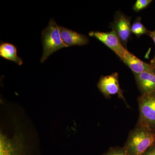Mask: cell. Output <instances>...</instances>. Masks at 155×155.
I'll return each mask as SVG.
<instances>
[{
    "label": "cell",
    "instance_id": "obj_1",
    "mask_svg": "<svg viewBox=\"0 0 155 155\" xmlns=\"http://www.w3.org/2000/svg\"><path fill=\"white\" fill-rule=\"evenodd\" d=\"M155 143V131L137 124L123 147L129 155H141Z\"/></svg>",
    "mask_w": 155,
    "mask_h": 155
},
{
    "label": "cell",
    "instance_id": "obj_2",
    "mask_svg": "<svg viewBox=\"0 0 155 155\" xmlns=\"http://www.w3.org/2000/svg\"><path fill=\"white\" fill-rule=\"evenodd\" d=\"M41 42L43 50L40 61L41 63H44L53 53L66 48L61 38L60 25L54 19H51L48 26L42 31Z\"/></svg>",
    "mask_w": 155,
    "mask_h": 155
},
{
    "label": "cell",
    "instance_id": "obj_3",
    "mask_svg": "<svg viewBox=\"0 0 155 155\" xmlns=\"http://www.w3.org/2000/svg\"><path fill=\"white\" fill-rule=\"evenodd\" d=\"M138 103L139 117L137 124L155 131V91L141 95Z\"/></svg>",
    "mask_w": 155,
    "mask_h": 155
},
{
    "label": "cell",
    "instance_id": "obj_4",
    "mask_svg": "<svg viewBox=\"0 0 155 155\" xmlns=\"http://www.w3.org/2000/svg\"><path fill=\"white\" fill-rule=\"evenodd\" d=\"M97 86L105 97L109 98L111 96L117 95L118 97L124 101L128 107L123 94V91L120 87L118 73L115 72L110 75L101 76Z\"/></svg>",
    "mask_w": 155,
    "mask_h": 155
},
{
    "label": "cell",
    "instance_id": "obj_5",
    "mask_svg": "<svg viewBox=\"0 0 155 155\" xmlns=\"http://www.w3.org/2000/svg\"><path fill=\"white\" fill-rule=\"evenodd\" d=\"M88 35L90 37L97 38L110 48L119 58L128 52L114 31L107 32L91 31Z\"/></svg>",
    "mask_w": 155,
    "mask_h": 155
},
{
    "label": "cell",
    "instance_id": "obj_6",
    "mask_svg": "<svg viewBox=\"0 0 155 155\" xmlns=\"http://www.w3.org/2000/svg\"><path fill=\"white\" fill-rule=\"evenodd\" d=\"M17 137L12 139L1 134L0 155H35L23 141H19Z\"/></svg>",
    "mask_w": 155,
    "mask_h": 155
},
{
    "label": "cell",
    "instance_id": "obj_7",
    "mask_svg": "<svg viewBox=\"0 0 155 155\" xmlns=\"http://www.w3.org/2000/svg\"><path fill=\"white\" fill-rule=\"evenodd\" d=\"M130 18L120 12H116L111 27L125 47L131 35Z\"/></svg>",
    "mask_w": 155,
    "mask_h": 155
},
{
    "label": "cell",
    "instance_id": "obj_8",
    "mask_svg": "<svg viewBox=\"0 0 155 155\" xmlns=\"http://www.w3.org/2000/svg\"><path fill=\"white\" fill-rule=\"evenodd\" d=\"M120 59L130 68L134 75L143 72L155 71L154 64L145 63L129 52H127Z\"/></svg>",
    "mask_w": 155,
    "mask_h": 155
},
{
    "label": "cell",
    "instance_id": "obj_9",
    "mask_svg": "<svg viewBox=\"0 0 155 155\" xmlns=\"http://www.w3.org/2000/svg\"><path fill=\"white\" fill-rule=\"evenodd\" d=\"M60 30L61 38L66 48L84 45L89 42L88 38L82 34L62 26H60Z\"/></svg>",
    "mask_w": 155,
    "mask_h": 155
},
{
    "label": "cell",
    "instance_id": "obj_10",
    "mask_svg": "<svg viewBox=\"0 0 155 155\" xmlns=\"http://www.w3.org/2000/svg\"><path fill=\"white\" fill-rule=\"evenodd\" d=\"M134 76L141 95L155 91V71L143 72Z\"/></svg>",
    "mask_w": 155,
    "mask_h": 155
},
{
    "label": "cell",
    "instance_id": "obj_11",
    "mask_svg": "<svg viewBox=\"0 0 155 155\" xmlns=\"http://www.w3.org/2000/svg\"><path fill=\"white\" fill-rule=\"evenodd\" d=\"M0 56L4 59L15 62L19 66L23 64L22 58L17 55V47L10 43L1 42Z\"/></svg>",
    "mask_w": 155,
    "mask_h": 155
},
{
    "label": "cell",
    "instance_id": "obj_12",
    "mask_svg": "<svg viewBox=\"0 0 155 155\" xmlns=\"http://www.w3.org/2000/svg\"><path fill=\"white\" fill-rule=\"evenodd\" d=\"M140 20L141 18L137 17L131 27V33L135 35L137 37H140L143 35H149L150 31L141 23Z\"/></svg>",
    "mask_w": 155,
    "mask_h": 155
},
{
    "label": "cell",
    "instance_id": "obj_13",
    "mask_svg": "<svg viewBox=\"0 0 155 155\" xmlns=\"http://www.w3.org/2000/svg\"><path fill=\"white\" fill-rule=\"evenodd\" d=\"M103 155H129L124 147H114L108 150Z\"/></svg>",
    "mask_w": 155,
    "mask_h": 155
},
{
    "label": "cell",
    "instance_id": "obj_14",
    "mask_svg": "<svg viewBox=\"0 0 155 155\" xmlns=\"http://www.w3.org/2000/svg\"><path fill=\"white\" fill-rule=\"evenodd\" d=\"M152 2L151 0H137L134 5V11L136 12L141 11L147 7Z\"/></svg>",
    "mask_w": 155,
    "mask_h": 155
},
{
    "label": "cell",
    "instance_id": "obj_15",
    "mask_svg": "<svg viewBox=\"0 0 155 155\" xmlns=\"http://www.w3.org/2000/svg\"><path fill=\"white\" fill-rule=\"evenodd\" d=\"M141 155H155V143L150 147Z\"/></svg>",
    "mask_w": 155,
    "mask_h": 155
},
{
    "label": "cell",
    "instance_id": "obj_16",
    "mask_svg": "<svg viewBox=\"0 0 155 155\" xmlns=\"http://www.w3.org/2000/svg\"><path fill=\"white\" fill-rule=\"evenodd\" d=\"M148 35H149L152 38L155 44V30L153 31H150Z\"/></svg>",
    "mask_w": 155,
    "mask_h": 155
},
{
    "label": "cell",
    "instance_id": "obj_17",
    "mask_svg": "<svg viewBox=\"0 0 155 155\" xmlns=\"http://www.w3.org/2000/svg\"><path fill=\"white\" fill-rule=\"evenodd\" d=\"M151 63L152 64H154V65L155 66V55L154 58L153 59L152 61H151Z\"/></svg>",
    "mask_w": 155,
    "mask_h": 155
}]
</instances>
